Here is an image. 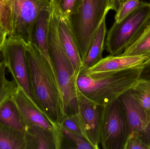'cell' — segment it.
<instances>
[{"label":"cell","mask_w":150,"mask_h":149,"mask_svg":"<svg viewBox=\"0 0 150 149\" xmlns=\"http://www.w3.org/2000/svg\"><path fill=\"white\" fill-rule=\"evenodd\" d=\"M149 3H150V0L149 2Z\"/></svg>","instance_id":"d590c367"},{"label":"cell","mask_w":150,"mask_h":149,"mask_svg":"<svg viewBox=\"0 0 150 149\" xmlns=\"http://www.w3.org/2000/svg\"><path fill=\"white\" fill-rule=\"evenodd\" d=\"M150 57L146 61L144 62V64H146V63H150Z\"/></svg>","instance_id":"1f68e13d"},{"label":"cell","mask_w":150,"mask_h":149,"mask_svg":"<svg viewBox=\"0 0 150 149\" xmlns=\"http://www.w3.org/2000/svg\"><path fill=\"white\" fill-rule=\"evenodd\" d=\"M144 56L109 55L87 69L81 70L86 73L127 70L142 64L149 58Z\"/></svg>","instance_id":"4fadbf2b"},{"label":"cell","mask_w":150,"mask_h":149,"mask_svg":"<svg viewBox=\"0 0 150 149\" xmlns=\"http://www.w3.org/2000/svg\"><path fill=\"white\" fill-rule=\"evenodd\" d=\"M6 68L4 64L1 60L0 62V87L6 78L5 76Z\"/></svg>","instance_id":"f546056e"},{"label":"cell","mask_w":150,"mask_h":149,"mask_svg":"<svg viewBox=\"0 0 150 149\" xmlns=\"http://www.w3.org/2000/svg\"><path fill=\"white\" fill-rule=\"evenodd\" d=\"M63 141L65 140L72 145L71 148L94 149L91 144L82 136L71 132L61 126Z\"/></svg>","instance_id":"7402d4cb"},{"label":"cell","mask_w":150,"mask_h":149,"mask_svg":"<svg viewBox=\"0 0 150 149\" xmlns=\"http://www.w3.org/2000/svg\"><path fill=\"white\" fill-rule=\"evenodd\" d=\"M82 0H57L53 7L58 15L69 18L76 10Z\"/></svg>","instance_id":"603a6c76"},{"label":"cell","mask_w":150,"mask_h":149,"mask_svg":"<svg viewBox=\"0 0 150 149\" xmlns=\"http://www.w3.org/2000/svg\"><path fill=\"white\" fill-rule=\"evenodd\" d=\"M0 25L7 31L8 36L13 34V13L11 0H0Z\"/></svg>","instance_id":"44dd1931"},{"label":"cell","mask_w":150,"mask_h":149,"mask_svg":"<svg viewBox=\"0 0 150 149\" xmlns=\"http://www.w3.org/2000/svg\"><path fill=\"white\" fill-rule=\"evenodd\" d=\"M113 1L115 5V7H116V9H117V11L119 7H120V0H113Z\"/></svg>","instance_id":"4dcf8cb0"},{"label":"cell","mask_w":150,"mask_h":149,"mask_svg":"<svg viewBox=\"0 0 150 149\" xmlns=\"http://www.w3.org/2000/svg\"><path fill=\"white\" fill-rule=\"evenodd\" d=\"M121 54L150 57V21L137 39L126 48Z\"/></svg>","instance_id":"d6986e66"},{"label":"cell","mask_w":150,"mask_h":149,"mask_svg":"<svg viewBox=\"0 0 150 149\" xmlns=\"http://www.w3.org/2000/svg\"><path fill=\"white\" fill-rule=\"evenodd\" d=\"M25 57L31 87L38 107L52 121L60 126L67 113L56 72L31 43L26 45Z\"/></svg>","instance_id":"6da1fadb"},{"label":"cell","mask_w":150,"mask_h":149,"mask_svg":"<svg viewBox=\"0 0 150 149\" xmlns=\"http://www.w3.org/2000/svg\"><path fill=\"white\" fill-rule=\"evenodd\" d=\"M51 10H43L38 16L33 28L31 43L40 51L51 67L55 71L50 57L47 42L48 26Z\"/></svg>","instance_id":"9a60e30c"},{"label":"cell","mask_w":150,"mask_h":149,"mask_svg":"<svg viewBox=\"0 0 150 149\" xmlns=\"http://www.w3.org/2000/svg\"><path fill=\"white\" fill-rule=\"evenodd\" d=\"M150 21V4L141 1L139 7L119 23L114 22L107 34L105 50L120 55L139 36Z\"/></svg>","instance_id":"5b68a950"},{"label":"cell","mask_w":150,"mask_h":149,"mask_svg":"<svg viewBox=\"0 0 150 149\" xmlns=\"http://www.w3.org/2000/svg\"><path fill=\"white\" fill-rule=\"evenodd\" d=\"M29 149H62V142L50 130L33 125L26 131Z\"/></svg>","instance_id":"5bb4252c"},{"label":"cell","mask_w":150,"mask_h":149,"mask_svg":"<svg viewBox=\"0 0 150 149\" xmlns=\"http://www.w3.org/2000/svg\"><path fill=\"white\" fill-rule=\"evenodd\" d=\"M129 91L150 117V80L140 79Z\"/></svg>","instance_id":"ffe728a7"},{"label":"cell","mask_w":150,"mask_h":149,"mask_svg":"<svg viewBox=\"0 0 150 149\" xmlns=\"http://www.w3.org/2000/svg\"><path fill=\"white\" fill-rule=\"evenodd\" d=\"M8 36V34L5 29L0 25V49H1Z\"/></svg>","instance_id":"f1b7e54d"},{"label":"cell","mask_w":150,"mask_h":149,"mask_svg":"<svg viewBox=\"0 0 150 149\" xmlns=\"http://www.w3.org/2000/svg\"><path fill=\"white\" fill-rule=\"evenodd\" d=\"M140 79L150 80V62L144 64V68L141 73Z\"/></svg>","instance_id":"83f0119b"},{"label":"cell","mask_w":150,"mask_h":149,"mask_svg":"<svg viewBox=\"0 0 150 149\" xmlns=\"http://www.w3.org/2000/svg\"><path fill=\"white\" fill-rule=\"evenodd\" d=\"M11 99L17 108L27 129L33 125L42 127L54 133L63 142L61 126L52 121L32 103L21 89L17 87L16 91L11 97Z\"/></svg>","instance_id":"30bf717a"},{"label":"cell","mask_w":150,"mask_h":149,"mask_svg":"<svg viewBox=\"0 0 150 149\" xmlns=\"http://www.w3.org/2000/svg\"><path fill=\"white\" fill-rule=\"evenodd\" d=\"M129 133L119 99L106 106L101 123L100 145L104 149H124Z\"/></svg>","instance_id":"52a82bcc"},{"label":"cell","mask_w":150,"mask_h":149,"mask_svg":"<svg viewBox=\"0 0 150 149\" xmlns=\"http://www.w3.org/2000/svg\"><path fill=\"white\" fill-rule=\"evenodd\" d=\"M141 1L140 0H125L121 3L115 16V22L119 23L137 8Z\"/></svg>","instance_id":"cb8c5ba5"},{"label":"cell","mask_w":150,"mask_h":149,"mask_svg":"<svg viewBox=\"0 0 150 149\" xmlns=\"http://www.w3.org/2000/svg\"><path fill=\"white\" fill-rule=\"evenodd\" d=\"M125 0H120L121 3L122 2L124 1Z\"/></svg>","instance_id":"e575fe53"},{"label":"cell","mask_w":150,"mask_h":149,"mask_svg":"<svg viewBox=\"0 0 150 149\" xmlns=\"http://www.w3.org/2000/svg\"><path fill=\"white\" fill-rule=\"evenodd\" d=\"M51 1H52V4H54L57 1V0H51Z\"/></svg>","instance_id":"836d02e7"},{"label":"cell","mask_w":150,"mask_h":149,"mask_svg":"<svg viewBox=\"0 0 150 149\" xmlns=\"http://www.w3.org/2000/svg\"><path fill=\"white\" fill-rule=\"evenodd\" d=\"M57 15L59 38L65 52L72 63L75 74L78 77L83 67V61L77 45L72 32L68 18L59 15L58 14Z\"/></svg>","instance_id":"7c38bea8"},{"label":"cell","mask_w":150,"mask_h":149,"mask_svg":"<svg viewBox=\"0 0 150 149\" xmlns=\"http://www.w3.org/2000/svg\"><path fill=\"white\" fill-rule=\"evenodd\" d=\"M129 90L119 98L125 113L129 133L134 131L137 133L150 149V117Z\"/></svg>","instance_id":"8fae6325"},{"label":"cell","mask_w":150,"mask_h":149,"mask_svg":"<svg viewBox=\"0 0 150 149\" xmlns=\"http://www.w3.org/2000/svg\"><path fill=\"white\" fill-rule=\"evenodd\" d=\"M111 10L117 11L113 0H82L76 11L69 17L83 62L102 21Z\"/></svg>","instance_id":"3957f363"},{"label":"cell","mask_w":150,"mask_h":149,"mask_svg":"<svg viewBox=\"0 0 150 149\" xmlns=\"http://www.w3.org/2000/svg\"><path fill=\"white\" fill-rule=\"evenodd\" d=\"M25 50L26 44L23 41L8 36L1 48L2 61L11 74L17 87L21 89L32 103L39 108L31 87Z\"/></svg>","instance_id":"8992f818"},{"label":"cell","mask_w":150,"mask_h":149,"mask_svg":"<svg viewBox=\"0 0 150 149\" xmlns=\"http://www.w3.org/2000/svg\"><path fill=\"white\" fill-rule=\"evenodd\" d=\"M144 64L121 71L86 73L81 70L77 78V90L92 102L107 106L134 85L140 79Z\"/></svg>","instance_id":"7a4b0ae2"},{"label":"cell","mask_w":150,"mask_h":149,"mask_svg":"<svg viewBox=\"0 0 150 149\" xmlns=\"http://www.w3.org/2000/svg\"><path fill=\"white\" fill-rule=\"evenodd\" d=\"M124 149H149L141 139L138 134L134 131L129 133Z\"/></svg>","instance_id":"484cf974"},{"label":"cell","mask_w":150,"mask_h":149,"mask_svg":"<svg viewBox=\"0 0 150 149\" xmlns=\"http://www.w3.org/2000/svg\"><path fill=\"white\" fill-rule=\"evenodd\" d=\"M60 126L71 132L83 136L81 129L77 122L74 114L66 115L62 120Z\"/></svg>","instance_id":"4316f807"},{"label":"cell","mask_w":150,"mask_h":149,"mask_svg":"<svg viewBox=\"0 0 150 149\" xmlns=\"http://www.w3.org/2000/svg\"><path fill=\"white\" fill-rule=\"evenodd\" d=\"M0 123L20 131L26 132L27 127L11 98L0 106Z\"/></svg>","instance_id":"ac0fdd59"},{"label":"cell","mask_w":150,"mask_h":149,"mask_svg":"<svg viewBox=\"0 0 150 149\" xmlns=\"http://www.w3.org/2000/svg\"><path fill=\"white\" fill-rule=\"evenodd\" d=\"M0 149H28L26 132L0 123Z\"/></svg>","instance_id":"e0dca14e"},{"label":"cell","mask_w":150,"mask_h":149,"mask_svg":"<svg viewBox=\"0 0 150 149\" xmlns=\"http://www.w3.org/2000/svg\"><path fill=\"white\" fill-rule=\"evenodd\" d=\"M106 19L102 21L98 32L94 37L88 53L83 62V68L87 69L99 62L102 58L105 50V40L107 35Z\"/></svg>","instance_id":"2e32d148"},{"label":"cell","mask_w":150,"mask_h":149,"mask_svg":"<svg viewBox=\"0 0 150 149\" xmlns=\"http://www.w3.org/2000/svg\"><path fill=\"white\" fill-rule=\"evenodd\" d=\"M13 13V34L11 36L26 45L31 43L35 22L40 13L51 10V0H11Z\"/></svg>","instance_id":"ba28073f"},{"label":"cell","mask_w":150,"mask_h":149,"mask_svg":"<svg viewBox=\"0 0 150 149\" xmlns=\"http://www.w3.org/2000/svg\"><path fill=\"white\" fill-rule=\"evenodd\" d=\"M2 60L1 49H0V62Z\"/></svg>","instance_id":"d6a6232c"},{"label":"cell","mask_w":150,"mask_h":149,"mask_svg":"<svg viewBox=\"0 0 150 149\" xmlns=\"http://www.w3.org/2000/svg\"><path fill=\"white\" fill-rule=\"evenodd\" d=\"M58 15L52 7L48 26V50L63 94L66 113L68 115L74 114L77 111V77L61 43L58 34Z\"/></svg>","instance_id":"277c9868"},{"label":"cell","mask_w":150,"mask_h":149,"mask_svg":"<svg viewBox=\"0 0 150 149\" xmlns=\"http://www.w3.org/2000/svg\"><path fill=\"white\" fill-rule=\"evenodd\" d=\"M17 89L16 84L14 80L5 78L0 87V106L5 101L12 97Z\"/></svg>","instance_id":"d4e9b609"},{"label":"cell","mask_w":150,"mask_h":149,"mask_svg":"<svg viewBox=\"0 0 150 149\" xmlns=\"http://www.w3.org/2000/svg\"><path fill=\"white\" fill-rule=\"evenodd\" d=\"M77 108L74 114L75 118L83 136L91 144L94 149H99L101 123L106 106L92 102L77 90Z\"/></svg>","instance_id":"9c48e42d"}]
</instances>
